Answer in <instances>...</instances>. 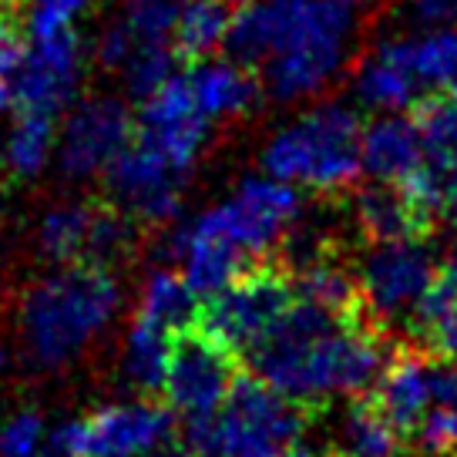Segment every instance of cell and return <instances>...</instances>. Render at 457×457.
I'll return each instance as SVG.
<instances>
[{"label": "cell", "instance_id": "cell-1", "mask_svg": "<svg viewBox=\"0 0 457 457\" xmlns=\"http://www.w3.org/2000/svg\"><path fill=\"white\" fill-rule=\"evenodd\" d=\"M245 357L259 380L296 403L360 397L390 363L384 333L363 313L337 316L300 296Z\"/></svg>", "mask_w": 457, "mask_h": 457}, {"label": "cell", "instance_id": "cell-2", "mask_svg": "<svg viewBox=\"0 0 457 457\" xmlns=\"http://www.w3.org/2000/svg\"><path fill=\"white\" fill-rule=\"evenodd\" d=\"M353 17L343 0H239L226 51L259 68L276 101L313 98L340 74Z\"/></svg>", "mask_w": 457, "mask_h": 457}, {"label": "cell", "instance_id": "cell-3", "mask_svg": "<svg viewBox=\"0 0 457 457\" xmlns=\"http://www.w3.org/2000/svg\"><path fill=\"white\" fill-rule=\"evenodd\" d=\"M121 310V286L108 266L74 262L44 276L21 303V340L44 370H61L85 353Z\"/></svg>", "mask_w": 457, "mask_h": 457}, {"label": "cell", "instance_id": "cell-4", "mask_svg": "<svg viewBox=\"0 0 457 457\" xmlns=\"http://www.w3.org/2000/svg\"><path fill=\"white\" fill-rule=\"evenodd\" d=\"M363 125L343 104H316L270 138L262 148L266 175L306 192H343L363 175Z\"/></svg>", "mask_w": 457, "mask_h": 457}, {"label": "cell", "instance_id": "cell-5", "mask_svg": "<svg viewBox=\"0 0 457 457\" xmlns=\"http://www.w3.org/2000/svg\"><path fill=\"white\" fill-rule=\"evenodd\" d=\"M303 430V403L253 373L236 377L215 414L186 420V451L192 457H279Z\"/></svg>", "mask_w": 457, "mask_h": 457}, {"label": "cell", "instance_id": "cell-6", "mask_svg": "<svg viewBox=\"0 0 457 457\" xmlns=\"http://www.w3.org/2000/svg\"><path fill=\"white\" fill-rule=\"evenodd\" d=\"M175 444V414L152 400L104 403L51 434L57 457H155Z\"/></svg>", "mask_w": 457, "mask_h": 457}, {"label": "cell", "instance_id": "cell-7", "mask_svg": "<svg viewBox=\"0 0 457 457\" xmlns=\"http://www.w3.org/2000/svg\"><path fill=\"white\" fill-rule=\"evenodd\" d=\"M434 279H437V259L424 236L373 243L357 266L360 313L373 327H386L397 320L411 323V313L434 286Z\"/></svg>", "mask_w": 457, "mask_h": 457}, {"label": "cell", "instance_id": "cell-8", "mask_svg": "<svg viewBox=\"0 0 457 457\" xmlns=\"http://www.w3.org/2000/svg\"><path fill=\"white\" fill-rule=\"evenodd\" d=\"M296 303V286L289 270L279 266H253L199 310V327L222 340L236 353H249L266 340L283 313Z\"/></svg>", "mask_w": 457, "mask_h": 457}, {"label": "cell", "instance_id": "cell-9", "mask_svg": "<svg viewBox=\"0 0 457 457\" xmlns=\"http://www.w3.org/2000/svg\"><path fill=\"white\" fill-rule=\"evenodd\" d=\"M300 212V188L272 175H253L243 179L226 202L202 212V219L256 262L293 232Z\"/></svg>", "mask_w": 457, "mask_h": 457}, {"label": "cell", "instance_id": "cell-10", "mask_svg": "<svg viewBox=\"0 0 457 457\" xmlns=\"http://www.w3.org/2000/svg\"><path fill=\"white\" fill-rule=\"evenodd\" d=\"M236 357H239L236 350H228L222 340L205 333L199 323L175 333L169 373H165V386H162L171 411L182 414L186 420L215 414L226 403L228 390L239 377Z\"/></svg>", "mask_w": 457, "mask_h": 457}, {"label": "cell", "instance_id": "cell-11", "mask_svg": "<svg viewBox=\"0 0 457 457\" xmlns=\"http://www.w3.org/2000/svg\"><path fill=\"white\" fill-rule=\"evenodd\" d=\"M135 118L118 98L78 101L57 131V169L71 182L104 175L108 165L131 145Z\"/></svg>", "mask_w": 457, "mask_h": 457}, {"label": "cell", "instance_id": "cell-12", "mask_svg": "<svg viewBox=\"0 0 457 457\" xmlns=\"http://www.w3.org/2000/svg\"><path fill=\"white\" fill-rule=\"evenodd\" d=\"M186 171H179L169 158L148 142H135L114 158L104 182L121 212H129L138 226H169L182 209Z\"/></svg>", "mask_w": 457, "mask_h": 457}, {"label": "cell", "instance_id": "cell-13", "mask_svg": "<svg viewBox=\"0 0 457 457\" xmlns=\"http://www.w3.org/2000/svg\"><path fill=\"white\" fill-rule=\"evenodd\" d=\"M81 71H85V51H81V41L74 30L30 37L28 57L11 85L17 112L61 118L78 98Z\"/></svg>", "mask_w": 457, "mask_h": 457}, {"label": "cell", "instance_id": "cell-14", "mask_svg": "<svg viewBox=\"0 0 457 457\" xmlns=\"http://www.w3.org/2000/svg\"><path fill=\"white\" fill-rule=\"evenodd\" d=\"M209 118L192 95L188 74H175L142 101L138 138L158 148L179 171H192L209 142Z\"/></svg>", "mask_w": 457, "mask_h": 457}, {"label": "cell", "instance_id": "cell-15", "mask_svg": "<svg viewBox=\"0 0 457 457\" xmlns=\"http://www.w3.org/2000/svg\"><path fill=\"white\" fill-rule=\"evenodd\" d=\"M434 370L437 363L417 350H400L390 357L377 380V407L400 434H414L434 407Z\"/></svg>", "mask_w": 457, "mask_h": 457}, {"label": "cell", "instance_id": "cell-16", "mask_svg": "<svg viewBox=\"0 0 457 457\" xmlns=\"http://www.w3.org/2000/svg\"><path fill=\"white\" fill-rule=\"evenodd\" d=\"M360 162H363V171L373 175V182L407 186L424 169V142L414 118L386 112L377 121L363 125Z\"/></svg>", "mask_w": 457, "mask_h": 457}, {"label": "cell", "instance_id": "cell-17", "mask_svg": "<svg viewBox=\"0 0 457 457\" xmlns=\"http://www.w3.org/2000/svg\"><path fill=\"white\" fill-rule=\"evenodd\" d=\"M188 85L209 121H232L239 114H249L262 95L253 68L239 61H195V68L188 71Z\"/></svg>", "mask_w": 457, "mask_h": 457}, {"label": "cell", "instance_id": "cell-18", "mask_svg": "<svg viewBox=\"0 0 457 457\" xmlns=\"http://www.w3.org/2000/svg\"><path fill=\"white\" fill-rule=\"evenodd\" d=\"M357 98L373 108V112H403L420 101L424 85L417 81V74L407 68V61L400 57L397 44L386 41L373 51L357 71Z\"/></svg>", "mask_w": 457, "mask_h": 457}, {"label": "cell", "instance_id": "cell-19", "mask_svg": "<svg viewBox=\"0 0 457 457\" xmlns=\"http://www.w3.org/2000/svg\"><path fill=\"white\" fill-rule=\"evenodd\" d=\"M357 226L370 243H390L407 236H428L430 222L400 186L373 182L357 195Z\"/></svg>", "mask_w": 457, "mask_h": 457}, {"label": "cell", "instance_id": "cell-20", "mask_svg": "<svg viewBox=\"0 0 457 457\" xmlns=\"http://www.w3.org/2000/svg\"><path fill=\"white\" fill-rule=\"evenodd\" d=\"M171 343H175V329L152 316L135 313L129 333H125V353H121V370L135 390L158 394L165 386Z\"/></svg>", "mask_w": 457, "mask_h": 457}, {"label": "cell", "instance_id": "cell-21", "mask_svg": "<svg viewBox=\"0 0 457 457\" xmlns=\"http://www.w3.org/2000/svg\"><path fill=\"white\" fill-rule=\"evenodd\" d=\"M232 14H236L232 0H182L175 28H171L175 54L195 64L219 47H226Z\"/></svg>", "mask_w": 457, "mask_h": 457}, {"label": "cell", "instance_id": "cell-22", "mask_svg": "<svg viewBox=\"0 0 457 457\" xmlns=\"http://www.w3.org/2000/svg\"><path fill=\"white\" fill-rule=\"evenodd\" d=\"M95 222V202H57L37 222V249L57 266L85 262Z\"/></svg>", "mask_w": 457, "mask_h": 457}, {"label": "cell", "instance_id": "cell-23", "mask_svg": "<svg viewBox=\"0 0 457 457\" xmlns=\"http://www.w3.org/2000/svg\"><path fill=\"white\" fill-rule=\"evenodd\" d=\"M296 296L306 303H316L337 316H360V286L357 276L350 270H343L337 259L316 256L310 262H303L289 272Z\"/></svg>", "mask_w": 457, "mask_h": 457}, {"label": "cell", "instance_id": "cell-24", "mask_svg": "<svg viewBox=\"0 0 457 457\" xmlns=\"http://www.w3.org/2000/svg\"><path fill=\"white\" fill-rule=\"evenodd\" d=\"M57 118L37 112H17L14 125L4 138V169L14 179H34L47 169L57 148Z\"/></svg>", "mask_w": 457, "mask_h": 457}, {"label": "cell", "instance_id": "cell-25", "mask_svg": "<svg viewBox=\"0 0 457 457\" xmlns=\"http://www.w3.org/2000/svg\"><path fill=\"white\" fill-rule=\"evenodd\" d=\"M394 44L424 91L457 85V30L434 28L420 37H394Z\"/></svg>", "mask_w": 457, "mask_h": 457}, {"label": "cell", "instance_id": "cell-26", "mask_svg": "<svg viewBox=\"0 0 457 457\" xmlns=\"http://www.w3.org/2000/svg\"><path fill=\"white\" fill-rule=\"evenodd\" d=\"M428 457H457V360L434 370V407L414 430Z\"/></svg>", "mask_w": 457, "mask_h": 457}, {"label": "cell", "instance_id": "cell-27", "mask_svg": "<svg viewBox=\"0 0 457 457\" xmlns=\"http://www.w3.org/2000/svg\"><path fill=\"white\" fill-rule=\"evenodd\" d=\"M199 296L192 293L186 276L175 270H155L142 286L138 296V313L152 316L158 323L171 327L175 333L195 327L199 323Z\"/></svg>", "mask_w": 457, "mask_h": 457}, {"label": "cell", "instance_id": "cell-28", "mask_svg": "<svg viewBox=\"0 0 457 457\" xmlns=\"http://www.w3.org/2000/svg\"><path fill=\"white\" fill-rule=\"evenodd\" d=\"M400 430L386 420L377 400L353 403L340 424V454L337 457H397Z\"/></svg>", "mask_w": 457, "mask_h": 457}, {"label": "cell", "instance_id": "cell-29", "mask_svg": "<svg viewBox=\"0 0 457 457\" xmlns=\"http://www.w3.org/2000/svg\"><path fill=\"white\" fill-rule=\"evenodd\" d=\"M175 47L171 41H142L135 47V54L129 57V64L121 68L125 74V87L135 101H145L148 95H155L158 87L169 78H175Z\"/></svg>", "mask_w": 457, "mask_h": 457}, {"label": "cell", "instance_id": "cell-30", "mask_svg": "<svg viewBox=\"0 0 457 457\" xmlns=\"http://www.w3.org/2000/svg\"><path fill=\"white\" fill-rule=\"evenodd\" d=\"M182 0H121V17L142 41H171Z\"/></svg>", "mask_w": 457, "mask_h": 457}, {"label": "cell", "instance_id": "cell-31", "mask_svg": "<svg viewBox=\"0 0 457 457\" xmlns=\"http://www.w3.org/2000/svg\"><path fill=\"white\" fill-rule=\"evenodd\" d=\"M47 424L37 411H17L0 424V457H34L44 451Z\"/></svg>", "mask_w": 457, "mask_h": 457}, {"label": "cell", "instance_id": "cell-32", "mask_svg": "<svg viewBox=\"0 0 457 457\" xmlns=\"http://www.w3.org/2000/svg\"><path fill=\"white\" fill-rule=\"evenodd\" d=\"M91 0H28V37H47L71 24L87 11Z\"/></svg>", "mask_w": 457, "mask_h": 457}, {"label": "cell", "instance_id": "cell-33", "mask_svg": "<svg viewBox=\"0 0 457 457\" xmlns=\"http://www.w3.org/2000/svg\"><path fill=\"white\" fill-rule=\"evenodd\" d=\"M142 44V37L129 28V21L125 17H118L112 21L108 28L98 34V41H95V61L104 64V68H112V71H121L125 64H129V57L135 54V47Z\"/></svg>", "mask_w": 457, "mask_h": 457}, {"label": "cell", "instance_id": "cell-34", "mask_svg": "<svg viewBox=\"0 0 457 457\" xmlns=\"http://www.w3.org/2000/svg\"><path fill=\"white\" fill-rule=\"evenodd\" d=\"M28 37L17 28V21L7 11H0V81H14L24 57H28Z\"/></svg>", "mask_w": 457, "mask_h": 457}, {"label": "cell", "instance_id": "cell-35", "mask_svg": "<svg viewBox=\"0 0 457 457\" xmlns=\"http://www.w3.org/2000/svg\"><path fill=\"white\" fill-rule=\"evenodd\" d=\"M424 343L434 353H441L444 360H457V293L444 306V313L430 323V329L424 333Z\"/></svg>", "mask_w": 457, "mask_h": 457}, {"label": "cell", "instance_id": "cell-36", "mask_svg": "<svg viewBox=\"0 0 457 457\" xmlns=\"http://www.w3.org/2000/svg\"><path fill=\"white\" fill-rule=\"evenodd\" d=\"M437 283H444L447 289L457 293V236H454V243L447 245L444 259L437 262Z\"/></svg>", "mask_w": 457, "mask_h": 457}, {"label": "cell", "instance_id": "cell-37", "mask_svg": "<svg viewBox=\"0 0 457 457\" xmlns=\"http://www.w3.org/2000/svg\"><path fill=\"white\" fill-rule=\"evenodd\" d=\"M279 457H323V454L316 451L313 444H306V441H303V437H300V441H293V444H289V447H286V451H283V454H279Z\"/></svg>", "mask_w": 457, "mask_h": 457}, {"label": "cell", "instance_id": "cell-38", "mask_svg": "<svg viewBox=\"0 0 457 457\" xmlns=\"http://www.w3.org/2000/svg\"><path fill=\"white\" fill-rule=\"evenodd\" d=\"M14 104V95H11V85L7 81H0V118L7 114V108Z\"/></svg>", "mask_w": 457, "mask_h": 457}, {"label": "cell", "instance_id": "cell-39", "mask_svg": "<svg viewBox=\"0 0 457 457\" xmlns=\"http://www.w3.org/2000/svg\"><path fill=\"white\" fill-rule=\"evenodd\" d=\"M350 11H367V7H373V4H380V0H343Z\"/></svg>", "mask_w": 457, "mask_h": 457}, {"label": "cell", "instance_id": "cell-40", "mask_svg": "<svg viewBox=\"0 0 457 457\" xmlns=\"http://www.w3.org/2000/svg\"><path fill=\"white\" fill-rule=\"evenodd\" d=\"M14 7V0H0V11H11Z\"/></svg>", "mask_w": 457, "mask_h": 457}, {"label": "cell", "instance_id": "cell-41", "mask_svg": "<svg viewBox=\"0 0 457 457\" xmlns=\"http://www.w3.org/2000/svg\"><path fill=\"white\" fill-rule=\"evenodd\" d=\"M34 457H51V454H44V451H41V454H34Z\"/></svg>", "mask_w": 457, "mask_h": 457}, {"label": "cell", "instance_id": "cell-42", "mask_svg": "<svg viewBox=\"0 0 457 457\" xmlns=\"http://www.w3.org/2000/svg\"><path fill=\"white\" fill-rule=\"evenodd\" d=\"M0 363H4V357H0Z\"/></svg>", "mask_w": 457, "mask_h": 457}, {"label": "cell", "instance_id": "cell-43", "mask_svg": "<svg viewBox=\"0 0 457 457\" xmlns=\"http://www.w3.org/2000/svg\"><path fill=\"white\" fill-rule=\"evenodd\" d=\"M454 87H457V85H454Z\"/></svg>", "mask_w": 457, "mask_h": 457}]
</instances>
